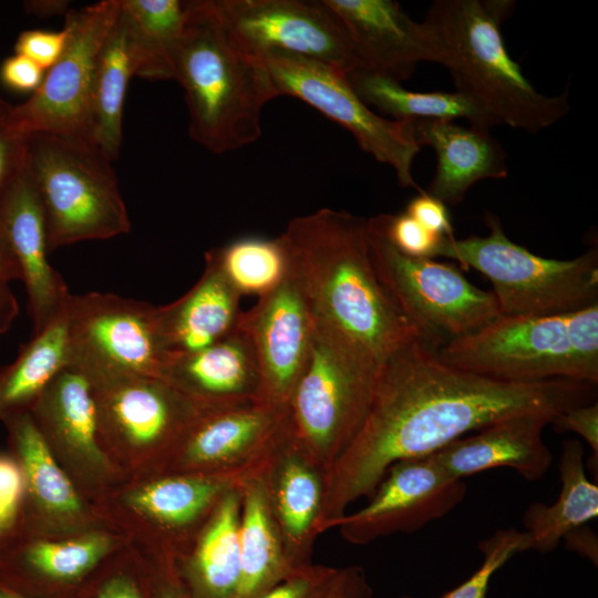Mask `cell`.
Masks as SVG:
<instances>
[{"instance_id": "16", "label": "cell", "mask_w": 598, "mask_h": 598, "mask_svg": "<svg viewBox=\"0 0 598 598\" xmlns=\"http://www.w3.org/2000/svg\"><path fill=\"white\" fill-rule=\"evenodd\" d=\"M292 426L289 405L254 400L207 406L162 473L255 476Z\"/></svg>"}, {"instance_id": "12", "label": "cell", "mask_w": 598, "mask_h": 598, "mask_svg": "<svg viewBox=\"0 0 598 598\" xmlns=\"http://www.w3.org/2000/svg\"><path fill=\"white\" fill-rule=\"evenodd\" d=\"M261 56L279 95L299 99L340 124L364 152L394 169L401 186L419 188L412 164L421 146L413 121L389 120L372 111L346 73L331 65L282 51H268Z\"/></svg>"}, {"instance_id": "30", "label": "cell", "mask_w": 598, "mask_h": 598, "mask_svg": "<svg viewBox=\"0 0 598 598\" xmlns=\"http://www.w3.org/2000/svg\"><path fill=\"white\" fill-rule=\"evenodd\" d=\"M136 73V52L120 8L97 58L87 113V141L111 161L122 145L123 105Z\"/></svg>"}, {"instance_id": "40", "label": "cell", "mask_w": 598, "mask_h": 598, "mask_svg": "<svg viewBox=\"0 0 598 598\" xmlns=\"http://www.w3.org/2000/svg\"><path fill=\"white\" fill-rule=\"evenodd\" d=\"M13 109L0 97V198L27 165L28 136L17 127Z\"/></svg>"}, {"instance_id": "39", "label": "cell", "mask_w": 598, "mask_h": 598, "mask_svg": "<svg viewBox=\"0 0 598 598\" xmlns=\"http://www.w3.org/2000/svg\"><path fill=\"white\" fill-rule=\"evenodd\" d=\"M386 237L402 254L423 259L440 256L445 236L429 230L408 214H381Z\"/></svg>"}, {"instance_id": "36", "label": "cell", "mask_w": 598, "mask_h": 598, "mask_svg": "<svg viewBox=\"0 0 598 598\" xmlns=\"http://www.w3.org/2000/svg\"><path fill=\"white\" fill-rule=\"evenodd\" d=\"M240 295L269 292L286 277L289 257L278 236L274 239L249 236L235 239L206 252Z\"/></svg>"}, {"instance_id": "7", "label": "cell", "mask_w": 598, "mask_h": 598, "mask_svg": "<svg viewBox=\"0 0 598 598\" xmlns=\"http://www.w3.org/2000/svg\"><path fill=\"white\" fill-rule=\"evenodd\" d=\"M112 161L86 141L28 136L27 166L43 207L49 250L131 230Z\"/></svg>"}, {"instance_id": "14", "label": "cell", "mask_w": 598, "mask_h": 598, "mask_svg": "<svg viewBox=\"0 0 598 598\" xmlns=\"http://www.w3.org/2000/svg\"><path fill=\"white\" fill-rule=\"evenodd\" d=\"M125 546L106 525L70 533L18 528L0 545V586L23 598H86Z\"/></svg>"}, {"instance_id": "8", "label": "cell", "mask_w": 598, "mask_h": 598, "mask_svg": "<svg viewBox=\"0 0 598 598\" xmlns=\"http://www.w3.org/2000/svg\"><path fill=\"white\" fill-rule=\"evenodd\" d=\"M86 377L100 445L125 480L162 473L207 408L159 377Z\"/></svg>"}, {"instance_id": "31", "label": "cell", "mask_w": 598, "mask_h": 598, "mask_svg": "<svg viewBox=\"0 0 598 598\" xmlns=\"http://www.w3.org/2000/svg\"><path fill=\"white\" fill-rule=\"evenodd\" d=\"M558 470L557 499L551 505L530 504L522 518L530 549L543 554L555 550L561 538L598 516V486L586 476L580 441L563 442Z\"/></svg>"}, {"instance_id": "38", "label": "cell", "mask_w": 598, "mask_h": 598, "mask_svg": "<svg viewBox=\"0 0 598 598\" xmlns=\"http://www.w3.org/2000/svg\"><path fill=\"white\" fill-rule=\"evenodd\" d=\"M86 598H150L144 558L126 545L112 558Z\"/></svg>"}, {"instance_id": "22", "label": "cell", "mask_w": 598, "mask_h": 598, "mask_svg": "<svg viewBox=\"0 0 598 598\" xmlns=\"http://www.w3.org/2000/svg\"><path fill=\"white\" fill-rule=\"evenodd\" d=\"M2 423L9 453L18 462L24 480L19 528L70 533L105 525L58 464L30 412L9 416Z\"/></svg>"}, {"instance_id": "48", "label": "cell", "mask_w": 598, "mask_h": 598, "mask_svg": "<svg viewBox=\"0 0 598 598\" xmlns=\"http://www.w3.org/2000/svg\"><path fill=\"white\" fill-rule=\"evenodd\" d=\"M324 598H373V590L362 567L347 566L339 568Z\"/></svg>"}, {"instance_id": "29", "label": "cell", "mask_w": 598, "mask_h": 598, "mask_svg": "<svg viewBox=\"0 0 598 598\" xmlns=\"http://www.w3.org/2000/svg\"><path fill=\"white\" fill-rule=\"evenodd\" d=\"M241 485L217 504L177 569L189 598H237Z\"/></svg>"}, {"instance_id": "44", "label": "cell", "mask_w": 598, "mask_h": 598, "mask_svg": "<svg viewBox=\"0 0 598 598\" xmlns=\"http://www.w3.org/2000/svg\"><path fill=\"white\" fill-rule=\"evenodd\" d=\"M557 432L573 431L580 435L598 458V404L597 402L570 408L550 422Z\"/></svg>"}, {"instance_id": "47", "label": "cell", "mask_w": 598, "mask_h": 598, "mask_svg": "<svg viewBox=\"0 0 598 598\" xmlns=\"http://www.w3.org/2000/svg\"><path fill=\"white\" fill-rule=\"evenodd\" d=\"M142 557L147 569L150 598H189L176 561Z\"/></svg>"}, {"instance_id": "11", "label": "cell", "mask_w": 598, "mask_h": 598, "mask_svg": "<svg viewBox=\"0 0 598 598\" xmlns=\"http://www.w3.org/2000/svg\"><path fill=\"white\" fill-rule=\"evenodd\" d=\"M375 274L399 312L435 351L501 316L492 291L472 285L453 265L402 254L385 235L381 215L367 219Z\"/></svg>"}, {"instance_id": "52", "label": "cell", "mask_w": 598, "mask_h": 598, "mask_svg": "<svg viewBox=\"0 0 598 598\" xmlns=\"http://www.w3.org/2000/svg\"><path fill=\"white\" fill-rule=\"evenodd\" d=\"M0 598H23L0 586Z\"/></svg>"}, {"instance_id": "35", "label": "cell", "mask_w": 598, "mask_h": 598, "mask_svg": "<svg viewBox=\"0 0 598 598\" xmlns=\"http://www.w3.org/2000/svg\"><path fill=\"white\" fill-rule=\"evenodd\" d=\"M190 1L121 0L137 58L136 76L173 79L171 56L183 32Z\"/></svg>"}, {"instance_id": "17", "label": "cell", "mask_w": 598, "mask_h": 598, "mask_svg": "<svg viewBox=\"0 0 598 598\" xmlns=\"http://www.w3.org/2000/svg\"><path fill=\"white\" fill-rule=\"evenodd\" d=\"M467 485L452 476L433 454L392 464L369 502L328 526L353 545L393 534H411L452 512L465 498Z\"/></svg>"}, {"instance_id": "13", "label": "cell", "mask_w": 598, "mask_h": 598, "mask_svg": "<svg viewBox=\"0 0 598 598\" xmlns=\"http://www.w3.org/2000/svg\"><path fill=\"white\" fill-rule=\"evenodd\" d=\"M71 365L85 374L159 377L169 358L158 307L111 292L70 295L65 303Z\"/></svg>"}, {"instance_id": "18", "label": "cell", "mask_w": 598, "mask_h": 598, "mask_svg": "<svg viewBox=\"0 0 598 598\" xmlns=\"http://www.w3.org/2000/svg\"><path fill=\"white\" fill-rule=\"evenodd\" d=\"M29 412L49 451L90 504L125 480L100 445L91 383L80 369L61 370Z\"/></svg>"}, {"instance_id": "37", "label": "cell", "mask_w": 598, "mask_h": 598, "mask_svg": "<svg viewBox=\"0 0 598 598\" xmlns=\"http://www.w3.org/2000/svg\"><path fill=\"white\" fill-rule=\"evenodd\" d=\"M483 555L481 567L465 581L439 598H487L493 575L516 554L530 549L526 532L515 528L498 529L478 543ZM400 598H412L401 596Z\"/></svg>"}, {"instance_id": "1", "label": "cell", "mask_w": 598, "mask_h": 598, "mask_svg": "<svg viewBox=\"0 0 598 598\" xmlns=\"http://www.w3.org/2000/svg\"><path fill=\"white\" fill-rule=\"evenodd\" d=\"M596 386L569 379L505 382L442 362L420 338L386 357L358 435L326 474L319 534L370 497L395 462L436 452L465 433L529 413L553 419L596 402Z\"/></svg>"}, {"instance_id": "26", "label": "cell", "mask_w": 598, "mask_h": 598, "mask_svg": "<svg viewBox=\"0 0 598 598\" xmlns=\"http://www.w3.org/2000/svg\"><path fill=\"white\" fill-rule=\"evenodd\" d=\"M553 416L519 414L496 421L432 453L447 473L457 478L483 471L509 467L527 481H538L553 464L543 430Z\"/></svg>"}, {"instance_id": "15", "label": "cell", "mask_w": 598, "mask_h": 598, "mask_svg": "<svg viewBox=\"0 0 598 598\" xmlns=\"http://www.w3.org/2000/svg\"><path fill=\"white\" fill-rule=\"evenodd\" d=\"M121 8V0H103L69 11L68 42L59 60L45 72L41 85L14 105L19 131L87 141V113L99 54Z\"/></svg>"}, {"instance_id": "20", "label": "cell", "mask_w": 598, "mask_h": 598, "mask_svg": "<svg viewBox=\"0 0 598 598\" xmlns=\"http://www.w3.org/2000/svg\"><path fill=\"white\" fill-rule=\"evenodd\" d=\"M316 322L311 302L289 261L281 282L258 297L240 317L258 359L260 400L289 405L309 358Z\"/></svg>"}, {"instance_id": "41", "label": "cell", "mask_w": 598, "mask_h": 598, "mask_svg": "<svg viewBox=\"0 0 598 598\" xmlns=\"http://www.w3.org/2000/svg\"><path fill=\"white\" fill-rule=\"evenodd\" d=\"M24 501V480L16 458L0 454V545L20 526Z\"/></svg>"}, {"instance_id": "3", "label": "cell", "mask_w": 598, "mask_h": 598, "mask_svg": "<svg viewBox=\"0 0 598 598\" xmlns=\"http://www.w3.org/2000/svg\"><path fill=\"white\" fill-rule=\"evenodd\" d=\"M171 65L195 142L223 154L259 138L262 109L279 93L264 58L235 33L215 0L190 1Z\"/></svg>"}, {"instance_id": "25", "label": "cell", "mask_w": 598, "mask_h": 598, "mask_svg": "<svg viewBox=\"0 0 598 598\" xmlns=\"http://www.w3.org/2000/svg\"><path fill=\"white\" fill-rule=\"evenodd\" d=\"M161 378L207 406L260 400L258 359L240 320L218 342L195 352L169 355Z\"/></svg>"}, {"instance_id": "10", "label": "cell", "mask_w": 598, "mask_h": 598, "mask_svg": "<svg viewBox=\"0 0 598 598\" xmlns=\"http://www.w3.org/2000/svg\"><path fill=\"white\" fill-rule=\"evenodd\" d=\"M241 484L219 475L159 473L126 478L93 506L130 548L177 563L221 497Z\"/></svg>"}, {"instance_id": "51", "label": "cell", "mask_w": 598, "mask_h": 598, "mask_svg": "<svg viewBox=\"0 0 598 598\" xmlns=\"http://www.w3.org/2000/svg\"><path fill=\"white\" fill-rule=\"evenodd\" d=\"M69 1L65 0H31L24 1L23 8L29 14L39 18L53 16H66L69 13Z\"/></svg>"}, {"instance_id": "24", "label": "cell", "mask_w": 598, "mask_h": 598, "mask_svg": "<svg viewBox=\"0 0 598 598\" xmlns=\"http://www.w3.org/2000/svg\"><path fill=\"white\" fill-rule=\"evenodd\" d=\"M0 224L18 260L37 333L61 313L71 293L49 262L43 207L27 165L0 198Z\"/></svg>"}, {"instance_id": "27", "label": "cell", "mask_w": 598, "mask_h": 598, "mask_svg": "<svg viewBox=\"0 0 598 598\" xmlns=\"http://www.w3.org/2000/svg\"><path fill=\"white\" fill-rule=\"evenodd\" d=\"M419 145L436 155L435 174L425 190L445 205H457L476 182L505 178L507 155L489 130L446 120L413 121Z\"/></svg>"}, {"instance_id": "2", "label": "cell", "mask_w": 598, "mask_h": 598, "mask_svg": "<svg viewBox=\"0 0 598 598\" xmlns=\"http://www.w3.org/2000/svg\"><path fill=\"white\" fill-rule=\"evenodd\" d=\"M280 238L317 320L353 338L380 362L421 339L375 274L365 218L321 208L291 219Z\"/></svg>"}, {"instance_id": "4", "label": "cell", "mask_w": 598, "mask_h": 598, "mask_svg": "<svg viewBox=\"0 0 598 598\" xmlns=\"http://www.w3.org/2000/svg\"><path fill=\"white\" fill-rule=\"evenodd\" d=\"M514 7L512 0H435L424 21L437 38L439 63L448 70L456 92L493 125L534 134L568 114L569 94L539 93L508 54L501 24Z\"/></svg>"}, {"instance_id": "34", "label": "cell", "mask_w": 598, "mask_h": 598, "mask_svg": "<svg viewBox=\"0 0 598 598\" xmlns=\"http://www.w3.org/2000/svg\"><path fill=\"white\" fill-rule=\"evenodd\" d=\"M347 79L371 109L395 121L465 118L470 125L489 130L493 123L466 96L458 92H413L391 79L354 69Z\"/></svg>"}, {"instance_id": "32", "label": "cell", "mask_w": 598, "mask_h": 598, "mask_svg": "<svg viewBox=\"0 0 598 598\" xmlns=\"http://www.w3.org/2000/svg\"><path fill=\"white\" fill-rule=\"evenodd\" d=\"M239 563L237 598H254L297 570L287 557L256 476L241 484Z\"/></svg>"}, {"instance_id": "6", "label": "cell", "mask_w": 598, "mask_h": 598, "mask_svg": "<svg viewBox=\"0 0 598 598\" xmlns=\"http://www.w3.org/2000/svg\"><path fill=\"white\" fill-rule=\"evenodd\" d=\"M380 367L363 344L317 320L289 410L296 435L326 473L362 427Z\"/></svg>"}, {"instance_id": "21", "label": "cell", "mask_w": 598, "mask_h": 598, "mask_svg": "<svg viewBox=\"0 0 598 598\" xmlns=\"http://www.w3.org/2000/svg\"><path fill=\"white\" fill-rule=\"evenodd\" d=\"M326 474L292 425L255 475L295 569L312 564L313 545L320 535Z\"/></svg>"}, {"instance_id": "28", "label": "cell", "mask_w": 598, "mask_h": 598, "mask_svg": "<svg viewBox=\"0 0 598 598\" xmlns=\"http://www.w3.org/2000/svg\"><path fill=\"white\" fill-rule=\"evenodd\" d=\"M241 296L205 254V269L179 299L158 307V322L169 355L190 353L224 339L239 324Z\"/></svg>"}, {"instance_id": "45", "label": "cell", "mask_w": 598, "mask_h": 598, "mask_svg": "<svg viewBox=\"0 0 598 598\" xmlns=\"http://www.w3.org/2000/svg\"><path fill=\"white\" fill-rule=\"evenodd\" d=\"M404 213L429 230L454 238L446 205L426 192L420 190V194L409 202Z\"/></svg>"}, {"instance_id": "43", "label": "cell", "mask_w": 598, "mask_h": 598, "mask_svg": "<svg viewBox=\"0 0 598 598\" xmlns=\"http://www.w3.org/2000/svg\"><path fill=\"white\" fill-rule=\"evenodd\" d=\"M68 42V30H27L19 34L14 51L45 72L59 60Z\"/></svg>"}, {"instance_id": "46", "label": "cell", "mask_w": 598, "mask_h": 598, "mask_svg": "<svg viewBox=\"0 0 598 598\" xmlns=\"http://www.w3.org/2000/svg\"><path fill=\"white\" fill-rule=\"evenodd\" d=\"M45 71L33 61L14 54L3 60L0 65V81L11 91L33 93L44 79Z\"/></svg>"}, {"instance_id": "5", "label": "cell", "mask_w": 598, "mask_h": 598, "mask_svg": "<svg viewBox=\"0 0 598 598\" xmlns=\"http://www.w3.org/2000/svg\"><path fill=\"white\" fill-rule=\"evenodd\" d=\"M453 368L505 382L598 383V303L540 317L499 316L436 350Z\"/></svg>"}, {"instance_id": "49", "label": "cell", "mask_w": 598, "mask_h": 598, "mask_svg": "<svg viewBox=\"0 0 598 598\" xmlns=\"http://www.w3.org/2000/svg\"><path fill=\"white\" fill-rule=\"evenodd\" d=\"M0 280L10 282L21 280V270L9 243L7 234L0 224Z\"/></svg>"}, {"instance_id": "50", "label": "cell", "mask_w": 598, "mask_h": 598, "mask_svg": "<svg viewBox=\"0 0 598 598\" xmlns=\"http://www.w3.org/2000/svg\"><path fill=\"white\" fill-rule=\"evenodd\" d=\"M18 312L19 305L9 282L0 280V334L10 330Z\"/></svg>"}, {"instance_id": "23", "label": "cell", "mask_w": 598, "mask_h": 598, "mask_svg": "<svg viewBox=\"0 0 598 598\" xmlns=\"http://www.w3.org/2000/svg\"><path fill=\"white\" fill-rule=\"evenodd\" d=\"M342 20L359 68L399 83L421 62H440L437 38L393 0H326Z\"/></svg>"}, {"instance_id": "19", "label": "cell", "mask_w": 598, "mask_h": 598, "mask_svg": "<svg viewBox=\"0 0 598 598\" xmlns=\"http://www.w3.org/2000/svg\"><path fill=\"white\" fill-rule=\"evenodd\" d=\"M235 33L260 55L282 51L331 65L359 68L349 33L326 0H215Z\"/></svg>"}, {"instance_id": "42", "label": "cell", "mask_w": 598, "mask_h": 598, "mask_svg": "<svg viewBox=\"0 0 598 598\" xmlns=\"http://www.w3.org/2000/svg\"><path fill=\"white\" fill-rule=\"evenodd\" d=\"M339 568L310 564L254 598H324Z\"/></svg>"}, {"instance_id": "33", "label": "cell", "mask_w": 598, "mask_h": 598, "mask_svg": "<svg viewBox=\"0 0 598 598\" xmlns=\"http://www.w3.org/2000/svg\"><path fill=\"white\" fill-rule=\"evenodd\" d=\"M65 307V306H64ZM71 365L65 309L0 368V421L29 412L48 383Z\"/></svg>"}, {"instance_id": "9", "label": "cell", "mask_w": 598, "mask_h": 598, "mask_svg": "<svg viewBox=\"0 0 598 598\" xmlns=\"http://www.w3.org/2000/svg\"><path fill=\"white\" fill-rule=\"evenodd\" d=\"M485 221L488 235L445 238L440 256L486 276L502 316H555L598 303L596 247L569 260L543 258L513 243L496 215Z\"/></svg>"}]
</instances>
